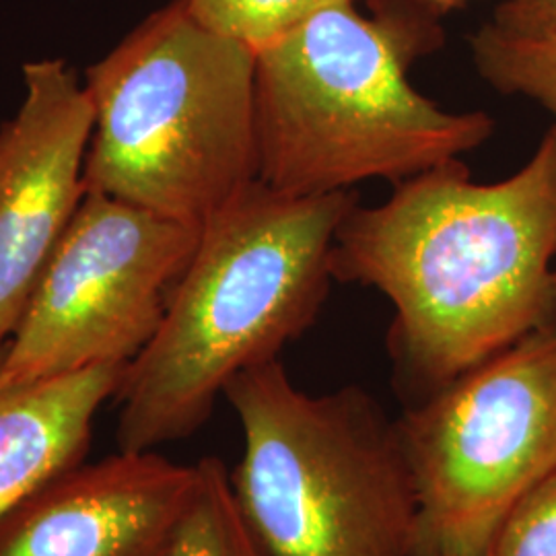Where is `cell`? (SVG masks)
Listing matches in <instances>:
<instances>
[{
  "instance_id": "cell-10",
  "label": "cell",
  "mask_w": 556,
  "mask_h": 556,
  "mask_svg": "<svg viewBox=\"0 0 556 556\" xmlns=\"http://www.w3.org/2000/svg\"><path fill=\"white\" fill-rule=\"evenodd\" d=\"M124 369L96 365L31 383H0V521L85 459L96 417L116 396Z\"/></svg>"
},
{
  "instance_id": "cell-14",
  "label": "cell",
  "mask_w": 556,
  "mask_h": 556,
  "mask_svg": "<svg viewBox=\"0 0 556 556\" xmlns=\"http://www.w3.org/2000/svg\"><path fill=\"white\" fill-rule=\"evenodd\" d=\"M482 556H556V470L507 516Z\"/></svg>"
},
{
  "instance_id": "cell-5",
  "label": "cell",
  "mask_w": 556,
  "mask_h": 556,
  "mask_svg": "<svg viewBox=\"0 0 556 556\" xmlns=\"http://www.w3.org/2000/svg\"><path fill=\"white\" fill-rule=\"evenodd\" d=\"M243 452L231 484L273 556H413L417 493L396 422L361 388L312 396L266 361L225 388Z\"/></svg>"
},
{
  "instance_id": "cell-6",
  "label": "cell",
  "mask_w": 556,
  "mask_h": 556,
  "mask_svg": "<svg viewBox=\"0 0 556 556\" xmlns=\"http://www.w3.org/2000/svg\"><path fill=\"white\" fill-rule=\"evenodd\" d=\"M417 493L413 556H482L556 470V324L445 383L396 422Z\"/></svg>"
},
{
  "instance_id": "cell-17",
  "label": "cell",
  "mask_w": 556,
  "mask_h": 556,
  "mask_svg": "<svg viewBox=\"0 0 556 556\" xmlns=\"http://www.w3.org/2000/svg\"><path fill=\"white\" fill-rule=\"evenodd\" d=\"M555 282H556V264H555Z\"/></svg>"
},
{
  "instance_id": "cell-12",
  "label": "cell",
  "mask_w": 556,
  "mask_h": 556,
  "mask_svg": "<svg viewBox=\"0 0 556 556\" xmlns=\"http://www.w3.org/2000/svg\"><path fill=\"white\" fill-rule=\"evenodd\" d=\"M470 46L482 79L501 93L536 101L556 119V34H516L489 21Z\"/></svg>"
},
{
  "instance_id": "cell-2",
  "label": "cell",
  "mask_w": 556,
  "mask_h": 556,
  "mask_svg": "<svg viewBox=\"0 0 556 556\" xmlns=\"http://www.w3.org/2000/svg\"><path fill=\"white\" fill-rule=\"evenodd\" d=\"M355 206L351 190L293 197L258 179L202 223L157 332L124 369L118 450L160 452L194 435L231 379L314 324Z\"/></svg>"
},
{
  "instance_id": "cell-1",
  "label": "cell",
  "mask_w": 556,
  "mask_h": 556,
  "mask_svg": "<svg viewBox=\"0 0 556 556\" xmlns=\"http://www.w3.org/2000/svg\"><path fill=\"white\" fill-rule=\"evenodd\" d=\"M556 126L514 176L475 184L447 163L338 227L332 277L394 307L402 369L431 392L556 324Z\"/></svg>"
},
{
  "instance_id": "cell-8",
  "label": "cell",
  "mask_w": 556,
  "mask_h": 556,
  "mask_svg": "<svg viewBox=\"0 0 556 556\" xmlns=\"http://www.w3.org/2000/svg\"><path fill=\"white\" fill-rule=\"evenodd\" d=\"M25 98L0 128V351L85 197L93 105L60 59L23 66Z\"/></svg>"
},
{
  "instance_id": "cell-9",
  "label": "cell",
  "mask_w": 556,
  "mask_h": 556,
  "mask_svg": "<svg viewBox=\"0 0 556 556\" xmlns=\"http://www.w3.org/2000/svg\"><path fill=\"white\" fill-rule=\"evenodd\" d=\"M194 478L160 452L80 462L0 521V556H165Z\"/></svg>"
},
{
  "instance_id": "cell-3",
  "label": "cell",
  "mask_w": 556,
  "mask_h": 556,
  "mask_svg": "<svg viewBox=\"0 0 556 556\" xmlns=\"http://www.w3.org/2000/svg\"><path fill=\"white\" fill-rule=\"evenodd\" d=\"M334 4L256 50L258 179L314 197L404 181L454 163L493 132L484 112H447L408 80L443 29L425 0Z\"/></svg>"
},
{
  "instance_id": "cell-13",
  "label": "cell",
  "mask_w": 556,
  "mask_h": 556,
  "mask_svg": "<svg viewBox=\"0 0 556 556\" xmlns=\"http://www.w3.org/2000/svg\"><path fill=\"white\" fill-rule=\"evenodd\" d=\"M351 2L357 4L358 0H188L206 27L254 52L321 9Z\"/></svg>"
},
{
  "instance_id": "cell-7",
  "label": "cell",
  "mask_w": 556,
  "mask_h": 556,
  "mask_svg": "<svg viewBox=\"0 0 556 556\" xmlns=\"http://www.w3.org/2000/svg\"><path fill=\"white\" fill-rule=\"evenodd\" d=\"M200 227L85 190L0 353V383L128 365L157 332Z\"/></svg>"
},
{
  "instance_id": "cell-15",
  "label": "cell",
  "mask_w": 556,
  "mask_h": 556,
  "mask_svg": "<svg viewBox=\"0 0 556 556\" xmlns=\"http://www.w3.org/2000/svg\"><path fill=\"white\" fill-rule=\"evenodd\" d=\"M491 23L516 34H556V0H501Z\"/></svg>"
},
{
  "instance_id": "cell-4",
  "label": "cell",
  "mask_w": 556,
  "mask_h": 556,
  "mask_svg": "<svg viewBox=\"0 0 556 556\" xmlns=\"http://www.w3.org/2000/svg\"><path fill=\"white\" fill-rule=\"evenodd\" d=\"M85 190L202 225L258 181L256 52L172 0L87 71Z\"/></svg>"
},
{
  "instance_id": "cell-16",
  "label": "cell",
  "mask_w": 556,
  "mask_h": 556,
  "mask_svg": "<svg viewBox=\"0 0 556 556\" xmlns=\"http://www.w3.org/2000/svg\"><path fill=\"white\" fill-rule=\"evenodd\" d=\"M435 13L439 15H443V13H447V11H452V9H457V7H462V4H466L468 0H425Z\"/></svg>"
},
{
  "instance_id": "cell-11",
  "label": "cell",
  "mask_w": 556,
  "mask_h": 556,
  "mask_svg": "<svg viewBox=\"0 0 556 556\" xmlns=\"http://www.w3.org/2000/svg\"><path fill=\"white\" fill-rule=\"evenodd\" d=\"M165 556H273L239 507L231 472L206 456Z\"/></svg>"
}]
</instances>
